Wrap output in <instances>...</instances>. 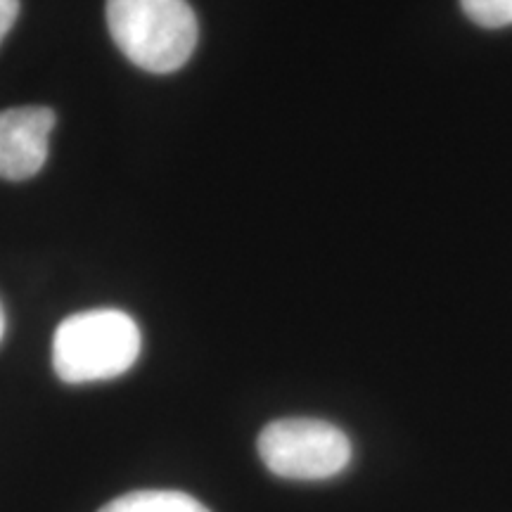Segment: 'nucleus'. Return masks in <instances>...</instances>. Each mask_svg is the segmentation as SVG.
<instances>
[{
  "mask_svg": "<svg viewBox=\"0 0 512 512\" xmlns=\"http://www.w3.org/2000/svg\"><path fill=\"white\" fill-rule=\"evenodd\" d=\"M107 27L121 53L152 74L181 69L200 36L188 0H107Z\"/></svg>",
  "mask_w": 512,
  "mask_h": 512,
  "instance_id": "obj_1",
  "label": "nucleus"
},
{
  "mask_svg": "<svg viewBox=\"0 0 512 512\" xmlns=\"http://www.w3.org/2000/svg\"><path fill=\"white\" fill-rule=\"evenodd\" d=\"M143 337L128 313L93 309L57 325L53 368L62 382L86 384L124 375L138 361Z\"/></svg>",
  "mask_w": 512,
  "mask_h": 512,
  "instance_id": "obj_2",
  "label": "nucleus"
},
{
  "mask_svg": "<svg viewBox=\"0 0 512 512\" xmlns=\"http://www.w3.org/2000/svg\"><path fill=\"white\" fill-rule=\"evenodd\" d=\"M273 475L294 482L337 477L351 463V441L337 425L316 418H283L264 427L256 441Z\"/></svg>",
  "mask_w": 512,
  "mask_h": 512,
  "instance_id": "obj_3",
  "label": "nucleus"
},
{
  "mask_svg": "<svg viewBox=\"0 0 512 512\" xmlns=\"http://www.w3.org/2000/svg\"><path fill=\"white\" fill-rule=\"evenodd\" d=\"M55 114L48 107H10L0 112V178L27 181L43 169Z\"/></svg>",
  "mask_w": 512,
  "mask_h": 512,
  "instance_id": "obj_4",
  "label": "nucleus"
},
{
  "mask_svg": "<svg viewBox=\"0 0 512 512\" xmlns=\"http://www.w3.org/2000/svg\"><path fill=\"white\" fill-rule=\"evenodd\" d=\"M98 512H211L207 505H202L197 498H192L183 491H131V494L114 498L105 508Z\"/></svg>",
  "mask_w": 512,
  "mask_h": 512,
  "instance_id": "obj_5",
  "label": "nucleus"
},
{
  "mask_svg": "<svg viewBox=\"0 0 512 512\" xmlns=\"http://www.w3.org/2000/svg\"><path fill=\"white\" fill-rule=\"evenodd\" d=\"M460 8L484 29H503L512 24V0H460Z\"/></svg>",
  "mask_w": 512,
  "mask_h": 512,
  "instance_id": "obj_6",
  "label": "nucleus"
},
{
  "mask_svg": "<svg viewBox=\"0 0 512 512\" xmlns=\"http://www.w3.org/2000/svg\"><path fill=\"white\" fill-rule=\"evenodd\" d=\"M19 15V0H0V43L8 36Z\"/></svg>",
  "mask_w": 512,
  "mask_h": 512,
  "instance_id": "obj_7",
  "label": "nucleus"
},
{
  "mask_svg": "<svg viewBox=\"0 0 512 512\" xmlns=\"http://www.w3.org/2000/svg\"><path fill=\"white\" fill-rule=\"evenodd\" d=\"M3 335H5V311L3 306H0V339H3Z\"/></svg>",
  "mask_w": 512,
  "mask_h": 512,
  "instance_id": "obj_8",
  "label": "nucleus"
}]
</instances>
